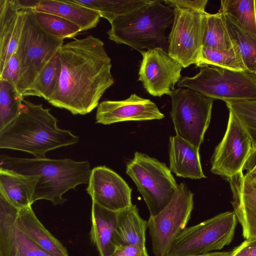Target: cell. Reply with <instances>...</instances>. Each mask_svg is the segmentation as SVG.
Returning a JSON list of instances; mask_svg holds the SVG:
<instances>
[{
    "mask_svg": "<svg viewBox=\"0 0 256 256\" xmlns=\"http://www.w3.org/2000/svg\"><path fill=\"white\" fill-rule=\"evenodd\" d=\"M244 170H246L244 174L250 182L256 180V144L253 146L244 165Z\"/></svg>",
    "mask_w": 256,
    "mask_h": 256,
    "instance_id": "obj_38",
    "label": "cell"
},
{
    "mask_svg": "<svg viewBox=\"0 0 256 256\" xmlns=\"http://www.w3.org/2000/svg\"><path fill=\"white\" fill-rule=\"evenodd\" d=\"M19 73V62L15 52L10 58L3 71L0 73V80L10 83L16 88Z\"/></svg>",
    "mask_w": 256,
    "mask_h": 256,
    "instance_id": "obj_34",
    "label": "cell"
},
{
    "mask_svg": "<svg viewBox=\"0 0 256 256\" xmlns=\"http://www.w3.org/2000/svg\"><path fill=\"white\" fill-rule=\"evenodd\" d=\"M229 110L243 125L253 144H256V100L225 102Z\"/></svg>",
    "mask_w": 256,
    "mask_h": 256,
    "instance_id": "obj_33",
    "label": "cell"
},
{
    "mask_svg": "<svg viewBox=\"0 0 256 256\" xmlns=\"http://www.w3.org/2000/svg\"><path fill=\"white\" fill-rule=\"evenodd\" d=\"M18 220L29 236L52 256H69L66 247L38 220L31 206L19 210Z\"/></svg>",
    "mask_w": 256,
    "mask_h": 256,
    "instance_id": "obj_23",
    "label": "cell"
},
{
    "mask_svg": "<svg viewBox=\"0 0 256 256\" xmlns=\"http://www.w3.org/2000/svg\"><path fill=\"white\" fill-rule=\"evenodd\" d=\"M233 251L232 256H256V238L246 240Z\"/></svg>",
    "mask_w": 256,
    "mask_h": 256,
    "instance_id": "obj_37",
    "label": "cell"
},
{
    "mask_svg": "<svg viewBox=\"0 0 256 256\" xmlns=\"http://www.w3.org/2000/svg\"><path fill=\"white\" fill-rule=\"evenodd\" d=\"M233 46L224 14L220 10L214 14L204 12L202 46L228 50Z\"/></svg>",
    "mask_w": 256,
    "mask_h": 256,
    "instance_id": "obj_25",
    "label": "cell"
},
{
    "mask_svg": "<svg viewBox=\"0 0 256 256\" xmlns=\"http://www.w3.org/2000/svg\"><path fill=\"white\" fill-rule=\"evenodd\" d=\"M58 122L50 109L24 98L18 116L0 130V148L23 151L42 158L50 150L77 143L79 137L58 128Z\"/></svg>",
    "mask_w": 256,
    "mask_h": 256,
    "instance_id": "obj_2",
    "label": "cell"
},
{
    "mask_svg": "<svg viewBox=\"0 0 256 256\" xmlns=\"http://www.w3.org/2000/svg\"><path fill=\"white\" fill-rule=\"evenodd\" d=\"M138 80L147 92L154 96H170L174 86L182 78V66L168 52L156 48L141 53Z\"/></svg>",
    "mask_w": 256,
    "mask_h": 256,
    "instance_id": "obj_13",
    "label": "cell"
},
{
    "mask_svg": "<svg viewBox=\"0 0 256 256\" xmlns=\"http://www.w3.org/2000/svg\"><path fill=\"white\" fill-rule=\"evenodd\" d=\"M26 11L16 0H0V73L16 51Z\"/></svg>",
    "mask_w": 256,
    "mask_h": 256,
    "instance_id": "obj_17",
    "label": "cell"
},
{
    "mask_svg": "<svg viewBox=\"0 0 256 256\" xmlns=\"http://www.w3.org/2000/svg\"><path fill=\"white\" fill-rule=\"evenodd\" d=\"M34 10H27L24 25L16 52L20 73L16 88L23 96L64 44V39L46 33L38 24Z\"/></svg>",
    "mask_w": 256,
    "mask_h": 256,
    "instance_id": "obj_5",
    "label": "cell"
},
{
    "mask_svg": "<svg viewBox=\"0 0 256 256\" xmlns=\"http://www.w3.org/2000/svg\"><path fill=\"white\" fill-rule=\"evenodd\" d=\"M23 99L14 86L0 80V130L18 116Z\"/></svg>",
    "mask_w": 256,
    "mask_h": 256,
    "instance_id": "obj_31",
    "label": "cell"
},
{
    "mask_svg": "<svg viewBox=\"0 0 256 256\" xmlns=\"http://www.w3.org/2000/svg\"><path fill=\"white\" fill-rule=\"evenodd\" d=\"M126 173L142 196L150 216L157 215L168 205L178 188L165 164L138 152L127 164Z\"/></svg>",
    "mask_w": 256,
    "mask_h": 256,
    "instance_id": "obj_7",
    "label": "cell"
},
{
    "mask_svg": "<svg viewBox=\"0 0 256 256\" xmlns=\"http://www.w3.org/2000/svg\"><path fill=\"white\" fill-rule=\"evenodd\" d=\"M194 208V194L184 183L178 188L168 205L150 216L148 228L154 256H168L177 238L186 228Z\"/></svg>",
    "mask_w": 256,
    "mask_h": 256,
    "instance_id": "obj_10",
    "label": "cell"
},
{
    "mask_svg": "<svg viewBox=\"0 0 256 256\" xmlns=\"http://www.w3.org/2000/svg\"><path fill=\"white\" fill-rule=\"evenodd\" d=\"M232 193V204L246 240L256 238V190L243 172L226 179Z\"/></svg>",
    "mask_w": 256,
    "mask_h": 256,
    "instance_id": "obj_16",
    "label": "cell"
},
{
    "mask_svg": "<svg viewBox=\"0 0 256 256\" xmlns=\"http://www.w3.org/2000/svg\"><path fill=\"white\" fill-rule=\"evenodd\" d=\"M162 2V0H152L114 18L107 32L108 38L140 53L156 48L166 50L168 47L166 31L172 24L174 10Z\"/></svg>",
    "mask_w": 256,
    "mask_h": 256,
    "instance_id": "obj_4",
    "label": "cell"
},
{
    "mask_svg": "<svg viewBox=\"0 0 256 256\" xmlns=\"http://www.w3.org/2000/svg\"><path fill=\"white\" fill-rule=\"evenodd\" d=\"M60 71L61 63L58 53L38 76L26 96H38L48 101L56 91Z\"/></svg>",
    "mask_w": 256,
    "mask_h": 256,
    "instance_id": "obj_30",
    "label": "cell"
},
{
    "mask_svg": "<svg viewBox=\"0 0 256 256\" xmlns=\"http://www.w3.org/2000/svg\"><path fill=\"white\" fill-rule=\"evenodd\" d=\"M18 5L22 9L26 10H34L40 0H16Z\"/></svg>",
    "mask_w": 256,
    "mask_h": 256,
    "instance_id": "obj_39",
    "label": "cell"
},
{
    "mask_svg": "<svg viewBox=\"0 0 256 256\" xmlns=\"http://www.w3.org/2000/svg\"><path fill=\"white\" fill-rule=\"evenodd\" d=\"M220 10L240 28L256 35L255 0H221Z\"/></svg>",
    "mask_w": 256,
    "mask_h": 256,
    "instance_id": "obj_26",
    "label": "cell"
},
{
    "mask_svg": "<svg viewBox=\"0 0 256 256\" xmlns=\"http://www.w3.org/2000/svg\"><path fill=\"white\" fill-rule=\"evenodd\" d=\"M234 254L233 250L226 252H210L204 254L192 256H232Z\"/></svg>",
    "mask_w": 256,
    "mask_h": 256,
    "instance_id": "obj_40",
    "label": "cell"
},
{
    "mask_svg": "<svg viewBox=\"0 0 256 256\" xmlns=\"http://www.w3.org/2000/svg\"><path fill=\"white\" fill-rule=\"evenodd\" d=\"M116 233L120 245L146 246L148 222L139 214L136 205L117 212Z\"/></svg>",
    "mask_w": 256,
    "mask_h": 256,
    "instance_id": "obj_24",
    "label": "cell"
},
{
    "mask_svg": "<svg viewBox=\"0 0 256 256\" xmlns=\"http://www.w3.org/2000/svg\"><path fill=\"white\" fill-rule=\"evenodd\" d=\"M61 71L56 91L48 101L73 114H86L97 107L114 83L111 60L100 39L74 38L60 48Z\"/></svg>",
    "mask_w": 256,
    "mask_h": 256,
    "instance_id": "obj_1",
    "label": "cell"
},
{
    "mask_svg": "<svg viewBox=\"0 0 256 256\" xmlns=\"http://www.w3.org/2000/svg\"><path fill=\"white\" fill-rule=\"evenodd\" d=\"M40 26L48 34L59 38H73L82 32L75 24L56 15L34 10Z\"/></svg>",
    "mask_w": 256,
    "mask_h": 256,
    "instance_id": "obj_32",
    "label": "cell"
},
{
    "mask_svg": "<svg viewBox=\"0 0 256 256\" xmlns=\"http://www.w3.org/2000/svg\"><path fill=\"white\" fill-rule=\"evenodd\" d=\"M97 12L110 24L116 18L128 14L150 3L152 0H72Z\"/></svg>",
    "mask_w": 256,
    "mask_h": 256,
    "instance_id": "obj_27",
    "label": "cell"
},
{
    "mask_svg": "<svg viewBox=\"0 0 256 256\" xmlns=\"http://www.w3.org/2000/svg\"><path fill=\"white\" fill-rule=\"evenodd\" d=\"M253 148L247 131L230 111L225 134L212 156L210 172L226 179L243 172Z\"/></svg>",
    "mask_w": 256,
    "mask_h": 256,
    "instance_id": "obj_12",
    "label": "cell"
},
{
    "mask_svg": "<svg viewBox=\"0 0 256 256\" xmlns=\"http://www.w3.org/2000/svg\"><path fill=\"white\" fill-rule=\"evenodd\" d=\"M0 168L24 176H35L38 181L32 203L39 200H50L54 206L66 199L62 195L80 184H88L91 172L88 161L70 158H28L0 156Z\"/></svg>",
    "mask_w": 256,
    "mask_h": 256,
    "instance_id": "obj_3",
    "label": "cell"
},
{
    "mask_svg": "<svg viewBox=\"0 0 256 256\" xmlns=\"http://www.w3.org/2000/svg\"><path fill=\"white\" fill-rule=\"evenodd\" d=\"M225 16L232 44L238 50L247 72L256 74V35L242 30Z\"/></svg>",
    "mask_w": 256,
    "mask_h": 256,
    "instance_id": "obj_28",
    "label": "cell"
},
{
    "mask_svg": "<svg viewBox=\"0 0 256 256\" xmlns=\"http://www.w3.org/2000/svg\"><path fill=\"white\" fill-rule=\"evenodd\" d=\"M250 182L252 184L254 187V188L256 190V180L252 182Z\"/></svg>",
    "mask_w": 256,
    "mask_h": 256,
    "instance_id": "obj_41",
    "label": "cell"
},
{
    "mask_svg": "<svg viewBox=\"0 0 256 256\" xmlns=\"http://www.w3.org/2000/svg\"><path fill=\"white\" fill-rule=\"evenodd\" d=\"M164 114L149 99L136 94L120 100H104L97 106L96 123L110 124L125 121L161 120Z\"/></svg>",
    "mask_w": 256,
    "mask_h": 256,
    "instance_id": "obj_15",
    "label": "cell"
},
{
    "mask_svg": "<svg viewBox=\"0 0 256 256\" xmlns=\"http://www.w3.org/2000/svg\"><path fill=\"white\" fill-rule=\"evenodd\" d=\"M192 77H182L176 86L224 101L256 100V74L204 65Z\"/></svg>",
    "mask_w": 256,
    "mask_h": 256,
    "instance_id": "obj_6",
    "label": "cell"
},
{
    "mask_svg": "<svg viewBox=\"0 0 256 256\" xmlns=\"http://www.w3.org/2000/svg\"><path fill=\"white\" fill-rule=\"evenodd\" d=\"M38 181L35 176H24L0 168V191L18 209L32 206Z\"/></svg>",
    "mask_w": 256,
    "mask_h": 256,
    "instance_id": "obj_22",
    "label": "cell"
},
{
    "mask_svg": "<svg viewBox=\"0 0 256 256\" xmlns=\"http://www.w3.org/2000/svg\"><path fill=\"white\" fill-rule=\"evenodd\" d=\"M174 10L168 53L184 68L192 64L196 66L203 48L204 12L184 8Z\"/></svg>",
    "mask_w": 256,
    "mask_h": 256,
    "instance_id": "obj_11",
    "label": "cell"
},
{
    "mask_svg": "<svg viewBox=\"0 0 256 256\" xmlns=\"http://www.w3.org/2000/svg\"><path fill=\"white\" fill-rule=\"evenodd\" d=\"M0 256H52L26 233L18 216L0 222Z\"/></svg>",
    "mask_w": 256,
    "mask_h": 256,
    "instance_id": "obj_18",
    "label": "cell"
},
{
    "mask_svg": "<svg viewBox=\"0 0 256 256\" xmlns=\"http://www.w3.org/2000/svg\"><path fill=\"white\" fill-rule=\"evenodd\" d=\"M169 168L176 176L191 179L206 178L199 148L178 136L169 139Z\"/></svg>",
    "mask_w": 256,
    "mask_h": 256,
    "instance_id": "obj_20",
    "label": "cell"
},
{
    "mask_svg": "<svg viewBox=\"0 0 256 256\" xmlns=\"http://www.w3.org/2000/svg\"><path fill=\"white\" fill-rule=\"evenodd\" d=\"M163 2L174 8H184L204 12L208 0H164Z\"/></svg>",
    "mask_w": 256,
    "mask_h": 256,
    "instance_id": "obj_35",
    "label": "cell"
},
{
    "mask_svg": "<svg viewBox=\"0 0 256 256\" xmlns=\"http://www.w3.org/2000/svg\"><path fill=\"white\" fill-rule=\"evenodd\" d=\"M34 10L62 17L79 26L82 31L96 27L100 18L96 10L72 0H40Z\"/></svg>",
    "mask_w": 256,
    "mask_h": 256,
    "instance_id": "obj_21",
    "label": "cell"
},
{
    "mask_svg": "<svg viewBox=\"0 0 256 256\" xmlns=\"http://www.w3.org/2000/svg\"><path fill=\"white\" fill-rule=\"evenodd\" d=\"M86 188L92 202L118 212L132 205V188L117 173L106 166L93 168Z\"/></svg>",
    "mask_w": 256,
    "mask_h": 256,
    "instance_id": "obj_14",
    "label": "cell"
},
{
    "mask_svg": "<svg viewBox=\"0 0 256 256\" xmlns=\"http://www.w3.org/2000/svg\"><path fill=\"white\" fill-rule=\"evenodd\" d=\"M111 256H148L146 246L120 245Z\"/></svg>",
    "mask_w": 256,
    "mask_h": 256,
    "instance_id": "obj_36",
    "label": "cell"
},
{
    "mask_svg": "<svg viewBox=\"0 0 256 256\" xmlns=\"http://www.w3.org/2000/svg\"><path fill=\"white\" fill-rule=\"evenodd\" d=\"M90 238L100 256H111L119 246L116 233L117 214L92 202Z\"/></svg>",
    "mask_w": 256,
    "mask_h": 256,
    "instance_id": "obj_19",
    "label": "cell"
},
{
    "mask_svg": "<svg viewBox=\"0 0 256 256\" xmlns=\"http://www.w3.org/2000/svg\"><path fill=\"white\" fill-rule=\"evenodd\" d=\"M237 218L234 212L218 214L186 228L173 243L168 256H192L222 249L232 241Z\"/></svg>",
    "mask_w": 256,
    "mask_h": 256,
    "instance_id": "obj_8",
    "label": "cell"
},
{
    "mask_svg": "<svg viewBox=\"0 0 256 256\" xmlns=\"http://www.w3.org/2000/svg\"><path fill=\"white\" fill-rule=\"evenodd\" d=\"M204 65L247 72L240 54L234 46L228 50H216L203 47L201 58L196 66Z\"/></svg>",
    "mask_w": 256,
    "mask_h": 256,
    "instance_id": "obj_29",
    "label": "cell"
},
{
    "mask_svg": "<svg viewBox=\"0 0 256 256\" xmlns=\"http://www.w3.org/2000/svg\"><path fill=\"white\" fill-rule=\"evenodd\" d=\"M170 96L176 135L200 148L210 124L214 100L188 88L175 89Z\"/></svg>",
    "mask_w": 256,
    "mask_h": 256,
    "instance_id": "obj_9",
    "label": "cell"
}]
</instances>
